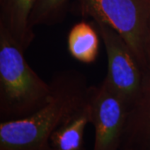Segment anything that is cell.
<instances>
[{"mask_svg":"<svg viewBox=\"0 0 150 150\" xmlns=\"http://www.w3.org/2000/svg\"><path fill=\"white\" fill-rule=\"evenodd\" d=\"M93 23L100 33L107 54L108 70L104 79L129 108L139 96L144 70L119 33L105 23Z\"/></svg>","mask_w":150,"mask_h":150,"instance_id":"277c9868","label":"cell"},{"mask_svg":"<svg viewBox=\"0 0 150 150\" xmlns=\"http://www.w3.org/2000/svg\"><path fill=\"white\" fill-rule=\"evenodd\" d=\"M149 6L150 0H74L70 12L113 28L129 44L146 72L149 70L145 43Z\"/></svg>","mask_w":150,"mask_h":150,"instance_id":"3957f363","label":"cell"},{"mask_svg":"<svg viewBox=\"0 0 150 150\" xmlns=\"http://www.w3.org/2000/svg\"><path fill=\"white\" fill-rule=\"evenodd\" d=\"M24 50L0 24V118L14 120L31 115L53 97L50 83L28 64Z\"/></svg>","mask_w":150,"mask_h":150,"instance_id":"7a4b0ae2","label":"cell"},{"mask_svg":"<svg viewBox=\"0 0 150 150\" xmlns=\"http://www.w3.org/2000/svg\"><path fill=\"white\" fill-rule=\"evenodd\" d=\"M122 148L150 150V69L144 73L139 96L129 108Z\"/></svg>","mask_w":150,"mask_h":150,"instance_id":"8992f818","label":"cell"},{"mask_svg":"<svg viewBox=\"0 0 150 150\" xmlns=\"http://www.w3.org/2000/svg\"><path fill=\"white\" fill-rule=\"evenodd\" d=\"M36 0H0V24L25 51L35 38L30 16Z\"/></svg>","mask_w":150,"mask_h":150,"instance_id":"52a82bcc","label":"cell"},{"mask_svg":"<svg viewBox=\"0 0 150 150\" xmlns=\"http://www.w3.org/2000/svg\"><path fill=\"white\" fill-rule=\"evenodd\" d=\"M120 150H129V149H123V148H122V149H121Z\"/></svg>","mask_w":150,"mask_h":150,"instance_id":"7c38bea8","label":"cell"},{"mask_svg":"<svg viewBox=\"0 0 150 150\" xmlns=\"http://www.w3.org/2000/svg\"><path fill=\"white\" fill-rule=\"evenodd\" d=\"M88 123L90 108L87 102L54 130L49 139L52 150H86L84 134Z\"/></svg>","mask_w":150,"mask_h":150,"instance_id":"ba28073f","label":"cell"},{"mask_svg":"<svg viewBox=\"0 0 150 150\" xmlns=\"http://www.w3.org/2000/svg\"><path fill=\"white\" fill-rule=\"evenodd\" d=\"M88 102L94 129L93 150L121 149L129 106L105 79L100 85L90 86Z\"/></svg>","mask_w":150,"mask_h":150,"instance_id":"5b68a950","label":"cell"},{"mask_svg":"<svg viewBox=\"0 0 150 150\" xmlns=\"http://www.w3.org/2000/svg\"><path fill=\"white\" fill-rule=\"evenodd\" d=\"M100 33L94 23L85 20L76 23L67 38L69 54L82 64H93L99 54Z\"/></svg>","mask_w":150,"mask_h":150,"instance_id":"9c48e42d","label":"cell"},{"mask_svg":"<svg viewBox=\"0 0 150 150\" xmlns=\"http://www.w3.org/2000/svg\"><path fill=\"white\" fill-rule=\"evenodd\" d=\"M145 52L146 58L149 65V69H150V6L148 18V25H147V33H146V43H145Z\"/></svg>","mask_w":150,"mask_h":150,"instance_id":"8fae6325","label":"cell"},{"mask_svg":"<svg viewBox=\"0 0 150 150\" xmlns=\"http://www.w3.org/2000/svg\"><path fill=\"white\" fill-rule=\"evenodd\" d=\"M50 83L53 97L42 108L25 118L1 121L0 150H52L54 130L88 100L90 86L79 71H60Z\"/></svg>","mask_w":150,"mask_h":150,"instance_id":"6da1fadb","label":"cell"},{"mask_svg":"<svg viewBox=\"0 0 150 150\" xmlns=\"http://www.w3.org/2000/svg\"><path fill=\"white\" fill-rule=\"evenodd\" d=\"M73 0H36L30 16V24L52 26L64 20Z\"/></svg>","mask_w":150,"mask_h":150,"instance_id":"30bf717a","label":"cell"}]
</instances>
